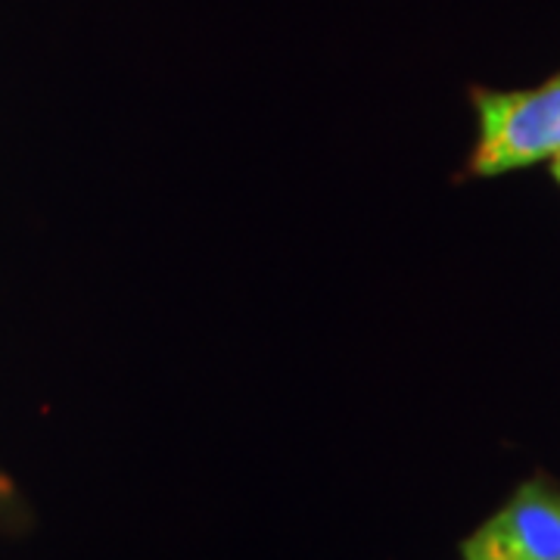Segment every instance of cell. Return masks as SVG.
<instances>
[{
  "instance_id": "3957f363",
  "label": "cell",
  "mask_w": 560,
  "mask_h": 560,
  "mask_svg": "<svg viewBox=\"0 0 560 560\" xmlns=\"http://www.w3.org/2000/svg\"><path fill=\"white\" fill-rule=\"evenodd\" d=\"M551 175H555V178H558V184H560V153L555 156V160H551Z\"/></svg>"
},
{
  "instance_id": "7a4b0ae2",
  "label": "cell",
  "mask_w": 560,
  "mask_h": 560,
  "mask_svg": "<svg viewBox=\"0 0 560 560\" xmlns=\"http://www.w3.org/2000/svg\"><path fill=\"white\" fill-rule=\"evenodd\" d=\"M464 560H560V492L526 482L460 545Z\"/></svg>"
},
{
  "instance_id": "6da1fadb",
  "label": "cell",
  "mask_w": 560,
  "mask_h": 560,
  "mask_svg": "<svg viewBox=\"0 0 560 560\" xmlns=\"http://www.w3.org/2000/svg\"><path fill=\"white\" fill-rule=\"evenodd\" d=\"M474 175H504L560 153V75L529 91H477Z\"/></svg>"
}]
</instances>
